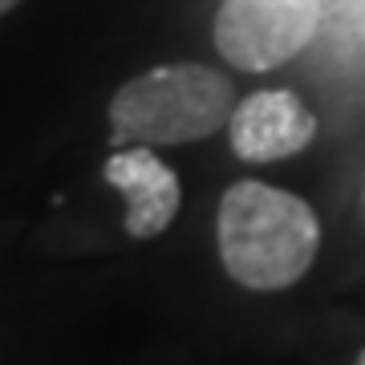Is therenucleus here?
Segmentation results:
<instances>
[{"label":"nucleus","instance_id":"1","mask_svg":"<svg viewBox=\"0 0 365 365\" xmlns=\"http://www.w3.org/2000/svg\"><path fill=\"white\" fill-rule=\"evenodd\" d=\"M220 260L235 284L252 292H280L304 280L321 252L317 211L272 182H232L215 211Z\"/></svg>","mask_w":365,"mask_h":365},{"label":"nucleus","instance_id":"2","mask_svg":"<svg viewBox=\"0 0 365 365\" xmlns=\"http://www.w3.org/2000/svg\"><path fill=\"white\" fill-rule=\"evenodd\" d=\"M235 110L232 78L179 61L130 78L110 98V146H187L227 130Z\"/></svg>","mask_w":365,"mask_h":365},{"label":"nucleus","instance_id":"3","mask_svg":"<svg viewBox=\"0 0 365 365\" xmlns=\"http://www.w3.org/2000/svg\"><path fill=\"white\" fill-rule=\"evenodd\" d=\"M321 16V0H223L215 13V49L227 66L264 73L309 49Z\"/></svg>","mask_w":365,"mask_h":365},{"label":"nucleus","instance_id":"4","mask_svg":"<svg viewBox=\"0 0 365 365\" xmlns=\"http://www.w3.org/2000/svg\"><path fill=\"white\" fill-rule=\"evenodd\" d=\"M317 138V114L292 90H260L235 102L227 143L244 163H280L309 150Z\"/></svg>","mask_w":365,"mask_h":365},{"label":"nucleus","instance_id":"5","mask_svg":"<svg viewBox=\"0 0 365 365\" xmlns=\"http://www.w3.org/2000/svg\"><path fill=\"white\" fill-rule=\"evenodd\" d=\"M102 179L126 199V220L122 223H126L130 240L163 235L182 207L179 175L155 155V146H118L106 158Z\"/></svg>","mask_w":365,"mask_h":365},{"label":"nucleus","instance_id":"6","mask_svg":"<svg viewBox=\"0 0 365 365\" xmlns=\"http://www.w3.org/2000/svg\"><path fill=\"white\" fill-rule=\"evenodd\" d=\"M16 4H21V0H0V16H4V13H13Z\"/></svg>","mask_w":365,"mask_h":365},{"label":"nucleus","instance_id":"7","mask_svg":"<svg viewBox=\"0 0 365 365\" xmlns=\"http://www.w3.org/2000/svg\"><path fill=\"white\" fill-rule=\"evenodd\" d=\"M357 365H365V349H361V357H357Z\"/></svg>","mask_w":365,"mask_h":365}]
</instances>
